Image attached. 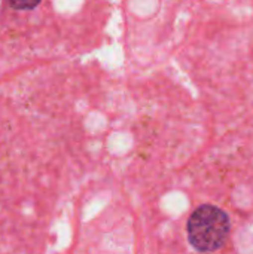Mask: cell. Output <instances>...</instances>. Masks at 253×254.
<instances>
[{
  "label": "cell",
  "mask_w": 253,
  "mask_h": 254,
  "mask_svg": "<svg viewBox=\"0 0 253 254\" xmlns=\"http://www.w3.org/2000/svg\"><path fill=\"white\" fill-rule=\"evenodd\" d=\"M230 229L231 223L225 211L206 204L191 214L188 220V240L197 252L212 253L225 244Z\"/></svg>",
  "instance_id": "1"
},
{
  "label": "cell",
  "mask_w": 253,
  "mask_h": 254,
  "mask_svg": "<svg viewBox=\"0 0 253 254\" xmlns=\"http://www.w3.org/2000/svg\"><path fill=\"white\" fill-rule=\"evenodd\" d=\"M40 1H42V0H7V3H9L12 7L21 9V10H24V9H33V7H36Z\"/></svg>",
  "instance_id": "2"
}]
</instances>
